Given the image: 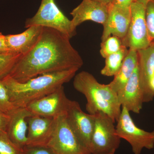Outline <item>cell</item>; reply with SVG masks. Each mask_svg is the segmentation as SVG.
Returning <instances> with one entry per match:
<instances>
[{
  "label": "cell",
  "instance_id": "cell-26",
  "mask_svg": "<svg viewBox=\"0 0 154 154\" xmlns=\"http://www.w3.org/2000/svg\"><path fill=\"white\" fill-rule=\"evenodd\" d=\"M10 116L0 111V131H7Z\"/></svg>",
  "mask_w": 154,
  "mask_h": 154
},
{
  "label": "cell",
  "instance_id": "cell-19",
  "mask_svg": "<svg viewBox=\"0 0 154 154\" xmlns=\"http://www.w3.org/2000/svg\"><path fill=\"white\" fill-rule=\"evenodd\" d=\"M128 51V48L124 46L118 52L105 58V66L101 70V74L106 76H114L121 68Z\"/></svg>",
  "mask_w": 154,
  "mask_h": 154
},
{
  "label": "cell",
  "instance_id": "cell-28",
  "mask_svg": "<svg viewBox=\"0 0 154 154\" xmlns=\"http://www.w3.org/2000/svg\"><path fill=\"white\" fill-rule=\"evenodd\" d=\"M136 0H113L111 5L124 8H130L131 5Z\"/></svg>",
  "mask_w": 154,
  "mask_h": 154
},
{
  "label": "cell",
  "instance_id": "cell-22",
  "mask_svg": "<svg viewBox=\"0 0 154 154\" xmlns=\"http://www.w3.org/2000/svg\"><path fill=\"white\" fill-rule=\"evenodd\" d=\"M16 108L11 102L7 87L0 80V111L10 115Z\"/></svg>",
  "mask_w": 154,
  "mask_h": 154
},
{
  "label": "cell",
  "instance_id": "cell-2",
  "mask_svg": "<svg viewBox=\"0 0 154 154\" xmlns=\"http://www.w3.org/2000/svg\"><path fill=\"white\" fill-rule=\"evenodd\" d=\"M79 69H72L48 73L20 83L10 76L2 80L7 87L11 102L16 107H26L33 101L52 93L69 82Z\"/></svg>",
  "mask_w": 154,
  "mask_h": 154
},
{
  "label": "cell",
  "instance_id": "cell-10",
  "mask_svg": "<svg viewBox=\"0 0 154 154\" xmlns=\"http://www.w3.org/2000/svg\"><path fill=\"white\" fill-rule=\"evenodd\" d=\"M69 100L63 86H61L52 93L31 102L26 107L33 115L55 118L65 113Z\"/></svg>",
  "mask_w": 154,
  "mask_h": 154
},
{
  "label": "cell",
  "instance_id": "cell-13",
  "mask_svg": "<svg viewBox=\"0 0 154 154\" xmlns=\"http://www.w3.org/2000/svg\"><path fill=\"white\" fill-rule=\"evenodd\" d=\"M137 52L139 76L143 102L148 103L154 98V92L150 87L151 82L154 77V43Z\"/></svg>",
  "mask_w": 154,
  "mask_h": 154
},
{
  "label": "cell",
  "instance_id": "cell-24",
  "mask_svg": "<svg viewBox=\"0 0 154 154\" xmlns=\"http://www.w3.org/2000/svg\"><path fill=\"white\" fill-rule=\"evenodd\" d=\"M146 20L150 40L151 43H154V0L146 5Z\"/></svg>",
  "mask_w": 154,
  "mask_h": 154
},
{
  "label": "cell",
  "instance_id": "cell-18",
  "mask_svg": "<svg viewBox=\"0 0 154 154\" xmlns=\"http://www.w3.org/2000/svg\"><path fill=\"white\" fill-rule=\"evenodd\" d=\"M138 65V56L137 51L128 49L121 68L114 76V79L108 85L116 93L122 89L131 77Z\"/></svg>",
  "mask_w": 154,
  "mask_h": 154
},
{
  "label": "cell",
  "instance_id": "cell-7",
  "mask_svg": "<svg viewBox=\"0 0 154 154\" xmlns=\"http://www.w3.org/2000/svg\"><path fill=\"white\" fill-rule=\"evenodd\" d=\"M116 122V134L130 144L134 154H140L144 149L154 148V130L147 131L138 127L125 107H122Z\"/></svg>",
  "mask_w": 154,
  "mask_h": 154
},
{
  "label": "cell",
  "instance_id": "cell-29",
  "mask_svg": "<svg viewBox=\"0 0 154 154\" xmlns=\"http://www.w3.org/2000/svg\"><path fill=\"white\" fill-rule=\"evenodd\" d=\"M94 1H97V2L104 3V4H106V5H110L113 2V0H94Z\"/></svg>",
  "mask_w": 154,
  "mask_h": 154
},
{
  "label": "cell",
  "instance_id": "cell-12",
  "mask_svg": "<svg viewBox=\"0 0 154 154\" xmlns=\"http://www.w3.org/2000/svg\"><path fill=\"white\" fill-rule=\"evenodd\" d=\"M130 21V8L110 4L108 18L103 25L102 42L110 36H116L123 40L128 33Z\"/></svg>",
  "mask_w": 154,
  "mask_h": 154
},
{
  "label": "cell",
  "instance_id": "cell-1",
  "mask_svg": "<svg viewBox=\"0 0 154 154\" xmlns=\"http://www.w3.org/2000/svg\"><path fill=\"white\" fill-rule=\"evenodd\" d=\"M70 39L57 30L43 27L37 43L29 52L19 57L8 75L23 83L44 74L79 69L84 61Z\"/></svg>",
  "mask_w": 154,
  "mask_h": 154
},
{
  "label": "cell",
  "instance_id": "cell-6",
  "mask_svg": "<svg viewBox=\"0 0 154 154\" xmlns=\"http://www.w3.org/2000/svg\"><path fill=\"white\" fill-rule=\"evenodd\" d=\"M47 146L57 154H91L69 124L65 113L55 117L54 128Z\"/></svg>",
  "mask_w": 154,
  "mask_h": 154
},
{
  "label": "cell",
  "instance_id": "cell-31",
  "mask_svg": "<svg viewBox=\"0 0 154 154\" xmlns=\"http://www.w3.org/2000/svg\"><path fill=\"white\" fill-rule=\"evenodd\" d=\"M150 87L152 90L154 92V77L152 79L150 82Z\"/></svg>",
  "mask_w": 154,
  "mask_h": 154
},
{
  "label": "cell",
  "instance_id": "cell-15",
  "mask_svg": "<svg viewBox=\"0 0 154 154\" xmlns=\"http://www.w3.org/2000/svg\"><path fill=\"white\" fill-rule=\"evenodd\" d=\"M27 146L47 145L51 137L55 118L33 115L27 119Z\"/></svg>",
  "mask_w": 154,
  "mask_h": 154
},
{
  "label": "cell",
  "instance_id": "cell-8",
  "mask_svg": "<svg viewBox=\"0 0 154 154\" xmlns=\"http://www.w3.org/2000/svg\"><path fill=\"white\" fill-rule=\"evenodd\" d=\"M131 21L128 33L122 40L128 49L140 50L152 44L149 37L146 20V6L135 2L130 7Z\"/></svg>",
  "mask_w": 154,
  "mask_h": 154
},
{
  "label": "cell",
  "instance_id": "cell-32",
  "mask_svg": "<svg viewBox=\"0 0 154 154\" xmlns=\"http://www.w3.org/2000/svg\"><path fill=\"white\" fill-rule=\"evenodd\" d=\"M115 154V152L111 153L109 154Z\"/></svg>",
  "mask_w": 154,
  "mask_h": 154
},
{
  "label": "cell",
  "instance_id": "cell-4",
  "mask_svg": "<svg viewBox=\"0 0 154 154\" xmlns=\"http://www.w3.org/2000/svg\"><path fill=\"white\" fill-rule=\"evenodd\" d=\"M34 25L55 29L70 39L77 34L76 28L73 25L71 20H69L60 11L55 0H42L35 15L25 21L26 28Z\"/></svg>",
  "mask_w": 154,
  "mask_h": 154
},
{
  "label": "cell",
  "instance_id": "cell-3",
  "mask_svg": "<svg viewBox=\"0 0 154 154\" xmlns=\"http://www.w3.org/2000/svg\"><path fill=\"white\" fill-rule=\"evenodd\" d=\"M73 87L87 99L86 109L89 114L94 115L99 112L107 114L117 121L121 112L117 94L107 85L99 83L89 72L83 71L75 75Z\"/></svg>",
  "mask_w": 154,
  "mask_h": 154
},
{
  "label": "cell",
  "instance_id": "cell-27",
  "mask_svg": "<svg viewBox=\"0 0 154 154\" xmlns=\"http://www.w3.org/2000/svg\"><path fill=\"white\" fill-rule=\"evenodd\" d=\"M12 53L6 44L5 35L0 32V54Z\"/></svg>",
  "mask_w": 154,
  "mask_h": 154
},
{
  "label": "cell",
  "instance_id": "cell-21",
  "mask_svg": "<svg viewBox=\"0 0 154 154\" xmlns=\"http://www.w3.org/2000/svg\"><path fill=\"white\" fill-rule=\"evenodd\" d=\"M21 54L9 53L0 54V80L8 75Z\"/></svg>",
  "mask_w": 154,
  "mask_h": 154
},
{
  "label": "cell",
  "instance_id": "cell-11",
  "mask_svg": "<svg viewBox=\"0 0 154 154\" xmlns=\"http://www.w3.org/2000/svg\"><path fill=\"white\" fill-rule=\"evenodd\" d=\"M109 11V5L94 0H83L70 13L72 23L76 28L88 21L103 25L108 18Z\"/></svg>",
  "mask_w": 154,
  "mask_h": 154
},
{
  "label": "cell",
  "instance_id": "cell-25",
  "mask_svg": "<svg viewBox=\"0 0 154 154\" xmlns=\"http://www.w3.org/2000/svg\"><path fill=\"white\" fill-rule=\"evenodd\" d=\"M22 154H57L47 145L26 146Z\"/></svg>",
  "mask_w": 154,
  "mask_h": 154
},
{
  "label": "cell",
  "instance_id": "cell-23",
  "mask_svg": "<svg viewBox=\"0 0 154 154\" xmlns=\"http://www.w3.org/2000/svg\"><path fill=\"white\" fill-rule=\"evenodd\" d=\"M0 154H22V150L11 141L5 131H0Z\"/></svg>",
  "mask_w": 154,
  "mask_h": 154
},
{
  "label": "cell",
  "instance_id": "cell-16",
  "mask_svg": "<svg viewBox=\"0 0 154 154\" xmlns=\"http://www.w3.org/2000/svg\"><path fill=\"white\" fill-rule=\"evenodd\" d=\"M33 115L26 107H17L10 114L6 132L11 141L22 150L27 146V119Z\"/></svg>",
  "mask_w": 154,
  "mask_h": 154
},
{
  "label": "cell",
  "instance_id": "cell-30",
  "mask_svg": "<svg viewBox=\"0 0 154 154\" xmlns=\"http://www.w3.org/2000/svg\"><path fill=\"white\" fill-rule=\"evenodd\" d=\"M152 1V0H136V2H138L141 3L146 6L148 3L150 1Z\"/></svg>",
  "mask_w": 154,
  "mask_h": 154
},
{
  "label": "cell",
  "instance_id": "cell-5",
  "mask_svg": "<svg viewBox=\"0 0 154 154\" xmlns=\"http://www.w3.org/2000/svg\"><path fill=\"white\" fill-rule=\"evenodd\" d=\"M90 151L91 154H109L119 147L121 138L116 134L115 122L105 113L95 114Z\"/></svg>",
  "mask_w": 154,
  "mask_h": 154
},
{
  "label": "cell",
  "instance_id": "cell-20",
  "mask_svg": "<svg viewBox=\"0 0 154 154\" xmlns=\"http://www.w3.org/2000/svg\"><path fill=\"white\" fill-rule=\"evenodd\" d=\"M121 38L115 36H110L102 42L100 53L105 58L108 56L118 52L124 47Z\"/></svg>",
  "mask_w": 154,
  "mask_h": 154
},
{
  "label": "cell",
  "instance_id": "cell-14",
  "mask_svg": "<svg viewBox=\"0 0 154 154\" xmlns=\"http://www.w3.org/2000/svg\"><path fill=\"white\" fill-rule=\"evenodd\" d=\"M117 97L121 107H125L130 112L140 113L144 102L138 65L126 85L118 91Z\"/></svg>",
  "mask_w": 154,
  "mask_h": 154
},
{
  "label": "cell",
  "instance_id": "cell-9",
  "mask_svg": "<svg viewBox=\"0 0 154 154\" xmlns=\"http://www.w3.org/2000/svg\"><path fill=\"white\" fill-rule=\"evenodd\" d=\"M65 115L69 124L79 139L90 151L95 115L85 113L81 109L79 102L71 100L69 101Z\"/></svg>",
  "mask_w": 154,
  "mask_h": 154
},
{
  "label": "cell",
  "instance_id": "cell-17",
  "mask_svg": "<svg viewBox=\"0 0 154 154\" xmlns=\"http://www.w3.org/2000/svg\"><path fill=\"white\" fill-rule=\"evenodd\" d=\"M43 27L34 25L22 33L5 35L6 44L11 52L24 55L29 52L38 42Z\"/></svg>",
  "mask_w": 154,
  "mask_h": 154
}]
</instances>
